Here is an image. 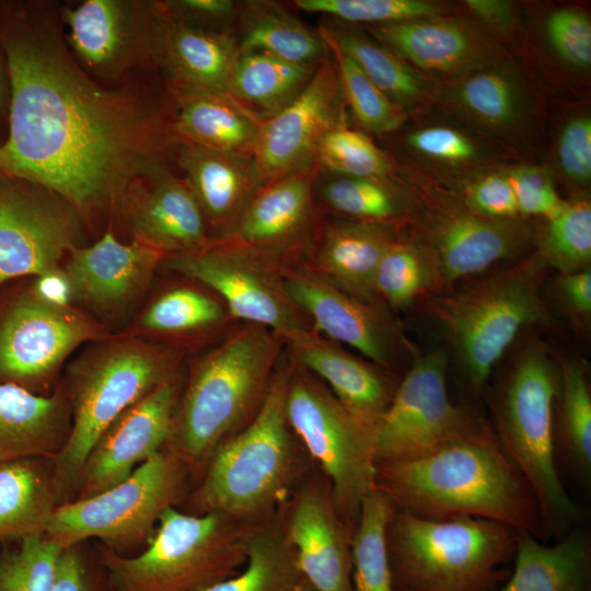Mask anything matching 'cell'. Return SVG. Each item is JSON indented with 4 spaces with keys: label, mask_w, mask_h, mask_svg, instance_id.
<instances>
[{
    "label": "cell",
    "mask_w": 591,
    "mask_h": 591,
    "mask_svg": "<svg viewBox=\"0 0 591 591\" xmlns=\"http://www.w3.org/2000/svg\"><path fill=\"white\" fill-rule=\"evenodd\" d=\"M0 48L9 81L0 176L55 192L92 223L118 212L136 178L175 159L167 90L96 81L48 4L0 2Z\"/></svg>",
    "instance_id": "cell-1"
},
{
    "label": "cell",
    "mask_w": 591,
    "mask_h": 591,
    "mask_svg": "<svg viewBox=\"0 0 591 591\" xmlns=\"http://www.w3.org/2000/svg\"><path fill=\"white\" fill-rule=\"evenodd\" d=\"M374 488L415 517L489 519L551 540L535 496L491 428L419 459L375 464Z\"/></svg>",
    "instance_id": "cell-2"
},
{
    "label": "cell",
    "mask_w": 591,
    "mask_h": 591,
    "mask_svg": "<svg viewBox=\"0 0 591 591\" xmlns=\"http://www.w3.org/2000/svg\"><path fill=\"white\" fill-rule=\"evenodd\" d=\"M283 349L278 333L244 324L202 356L174 408L166 450L188 471L205 468L217 447L259 409Z\"/></svg>",
    "instance_id": "cell-3"
},
{
    "label": "cell",
    "mask_w": 591,
    "mask_h": 591,
    "mask_svg": "<svg viewBox=\"0 0 591 591\" xmlns=\"http://www.w3.org/2000/svg\"><path fill=\"white\" fill-rule=\"evenodd\" d=\"M559 367L540 341H529L497 375L485 394L488 424L538 503L551 538H559L586 520L566 490L554 450V405Z\"/></svg>",
    "instance_id": "cell-4"
},
{
    "label": "cell",
    "mask_w": 591,
    "mask_h": 591,
    "mask_svg": "<svg viewBox=\"0 0 591 591\" xmlns=\"http://www.w3.org/2000/svg\"><path fill=\"white\" fill-rule=\"evenodd\" d=\"M547 271L535 251L510 267L424 300L470 395L485 394L497 363L522 329L554 323L542 293Z\"/></svg>",
    "instance_id": "cell-5"
},
{
    "label": "cell",
    "mask_w": 591,
    "mask_h": 591,
    "mask_svg": "<svg viewBox=\"0 0 591 591\" xmlns=\"http://www.w3.org/2000/svg\"><path fill=\"white\" fill-rule=\"evenodd\" d=\"M289 371L277 368L252 420L211 454L192 496L195 514L218 512L256 524L278 511L304 468L286 413Z\"/></svg>",
    "instance_id": "cell-6"
},
{
    "label": "cell",
    "mask_w": 591,
    "mask_h": 591,
    "mask_svg": "<svg viewBox=\"0 0 591 591\" xmlns=\"http://www.w3.org/2000/svg\"><path fill=\"white\" fill-rule=\"evenodd\" d=\"M518 536L489 519L432 520L395 508L386 528L394 590L497 591L510 575Z\"/></svg>",
    "instance_id": "cell-7"
},
{
    "label": "cell",
    "mask_w": 591,
    "mask_h": 591,
    "mask_svg": "<svg viewBox=\"0 0 591 591\" xmlns=\"http://www.w3.org/2000/svg\"><path fill=\"white\" fill-rule=\"evenodd\" d=\"M254 524L225 514L167 508L147 548L126 557L99 551L111 591H204L240 571Z\"/></svg>",
    "instance_id": "cell-8"
},
{
    "label": "cell",
    "mask_w": 591,
    "mask_h": 591,
    "mask_svg": "<svg viewBox=\"0 0 591 591\" xmlns=\"http://www.w3.org/2000/svg\"><path fill=\"white\" fill-rule=\"evenodd\" d=\"M177 355L137 338L93 346L69 372L71 427L55 456L56 491L77 487L84 462L102 432L127 408L155 387L175 379Z\"/></svg>",
    "instance_id": "cell-9"
},
{
    "label": "cell",
    "mask_w": 591,
    "mask_h": 591,
    "mask_svg": "<svg viewBox=\"0 0 591 591\" xmlns=\"http://www.w3.org/2000/svg\"><path fill=\"white\" fill-rule=\"evenodd\" d=\"M286 413L297 439L328 480L341 519L354 530L364 498L374 489L372 431L296 363L290 366Z\"/></svg>",
    "instance_id": "cell-10"
},
{
    "label": "cell",
    "mask_w": 591,
    "mask_h": 591,
    "mask_svg": "<svg viewBox=\"0 0 591 591\" xmlns=\"http://www.w3.org/2000/svg\"><path fill=\"white\" fill-rule=\"evenodd\" d=\"M187 472L175 454L161 450L115 486L58 505L45 535L63 548L88 538L108 548L135 545L151 537L162 513L174 506Z\"/></svg>",
    "instance_id": "cell-11"
},
{
    "label": "cell",
    "mask_w": 591,
    "mask_h": 591,
    "mask_svg": "<svg viewBox=\"0 0 591 591\" xmlns=\"http://www.w3.org/2000/svg\"><path fill=\"white\" fill-rule=\"evenodd\" d=\"M448 366L447 348L416 355L372 431L375 464L419 459L490 428L472 405L452 402Z\"/></svg>",
    "instance_id": "cell-12"
},
{
    "label": "cell",
    "mask_w": 591,
    "mask_h": 591,
    "mask_svg": "<svg viewBox=\"0 0 591 591\" xmlns=\"http://www.w3.org/2000/svg\"><path fill=\"white\" fill-rule=\"evenodd\" d=\"M163 262L213 292L232 320L264 326L281 336L313 328L287 292L282 274L287 262L270 253L229 237L197 251L167 255Z\"/></svg>",
    "instance_id": "cell-13"
},
{
    "label": "cell",
    "mask_w": 591,
    "mask_h": 591,
    "mask_svg": "<svg viewBox=\"0 0 591 591\" xmlns=\"http://www.w3.org/2000/svg\"><path fill=\"white\" fill-rule=\"evenodd\" d=\"M85 222L65 198L22 178L0 176V286L60 269L82 246Z\"/></svg>",
    "instance_id": "cell-14"
},
{
    "label": "cell",
    "mask_w": 591,
    "mask_h": 591,
    "mask_svg": "<svg viewBox=\"0 0 591 591\" xmlns=\"http://www.w3.org/2000/svg\"><path fill=\"white\" fill-rule=\"evenodd\" d=\"M282 274L290 299L318 334L355 348L391 373L409 368L418 351L383 303L344 292L308 263H286Z\"/></svg>",
    "instance_id": "cell-15"
},
{
    "label": "cell",
    "mask_w": 591,
    "mask_h": 591,
    "mask_svg": "<svg viewBox=\"0 0 591 591\" xmlns=\"http://www.w3.org/2000/svg\"><path fill=\"white\" fill-rule=\"evenodd\" d=\"M59 15L71 53L91 76L119 80L152 66L160 2L84 0Z\"/></svg>",
    "instance_id": "cell-16"
},
{
    "label": "cell",
    "mask_w": 591,
    "mask_h": 591,
    "mask_svg": "<svg viewBox=\"0 0 591 591\" xmlns=\"http://www.w3.org/2000/svg\"><path fill=\"white\" fill-rule=\"evenodd\" d=\"M105 335L71 305L49 304L31 290L0 322V376L21 386L47 382L78 346Z\"/></svg>",
    "instance_id": "cell-17"
},
{
    "label": "cell",
    "mask_w": 591,
    "mask_h": 591,
    "mask_svg": "<svg viewBox=\"0 0 591 591\" xmlns=\"http://www.w3.org/2000/svg\"><path fill=\"white\" fill-rule=\"evenodd\" d=\"M343 96L336 65L326 47L324 57L298 96L260 121L252 158L263 185L317 164L316 150L323 136L345 126Z\"/></svg>",
    "instance_id": "cell-18"
},
{
    "label": "cell",
    "mask_w": 591,
    "mask_h": 591,
    "mask_svg": "<svg viewBox=\"0 0 591 591\" xmlns=\"http://www.w3.org/2000/svg\"><path fill=\"white\" fill-rule=\"evenodd\" d=\"M177 403L175 379L162 383L123 412L97 438L81 471L77 499L126 479L167 443Z\"/></svg>",
    "instance_id": "cell-19"
},
{
    "label": "cell",
    "mask_w": 591,
    "mask_h": 591,
    "mask_svg": "<svg viewBox=\"0 0 591 591\" xmlns=\"http://www.w3.org/2000/svg\"><path fill=\"white\" fill-rule=\"evenodd\" d=\"M531 241L526 225L493 219L467 206L444 209L427 222L425 242L442 282V291L521 254Z\"/></svg>",
    "instance_id": "cell-20"
},
{
    "label": "cell",
    "mask_w": 591,
    "mask_h": 591,
    "mask_svg": "<svg viewBox=\"0 0 591 591\" xmlns=\"http://www.w3.org/2000/svg\"><path fill=\"white\" fill-rule=\"evenodd\" d=\"M302 577L315 591H352L351 538L327 483L303 485L282 514Z\"/></svg>",
    "instance_id": "cell-21"
},
{
    "label": "cell",
    "mask_w": 591,
    "mask_h": 591,
    "mask_svg": "<svg viewBox=\"0 0 591 591\" xmlns=\"http://www.w3.org/2000/svg\"><path fill=\"white\" fill-rule=\"evenodd\" d=\"M118 215L132 241L166 256L197 251L211 242L186 181L169 167L136 178L123 196Z\"/></svg>",
    "instance_id": "cell-22"
},
{
    "label": "cell",
    "mask_w": 591,
    "mask_h": 591,
    "mask_svg": "<svg viewBox=\"0 0 591 591\" xmlns=\"http://www.w3.org/2000/svg\"><path fill=\"white\" fill-rule=\"evenodd\" d=\"M282 338L293 363L322 381L360 424L373 431L401 378L349 352L313 328L292 332Z\"/></svg>",
    "instance_id": "cell-23"
},
{
    "label": "cell",
    "mask_w": 591,
    "mask_h": 591,
    "mask_svg": "<svg viewBox=\"0 0 591 591\" xmlns=\"http://www.w3.org/2000/svg\"><path fill=\"white\" fill-rule=\"evenodd\" d=\"M67 255L62 270L73 301L101 312L117 311L140 297L166 256L136 241L119 242L111 228L92 245Z\"/></svg>",
    "instance_id": "cell-24"
},
{
    "label": "cell",
    "mask_w": 591,
    "mask_h": 591,
    "mask_svg": "<svg viewBox=\"0 0 591 591\" xmlns=\"http://www.w3.org/2000/svg\"><path fill=\"white\" fill-rule=\"evenodd\" d=\"M318 164L262 185L231 237L287 262L308 239L315 221L313 186Z\"/></svg>",
    "instance_id": "cell-25"
},
{
    "label": "cell",
    "mask_w": 591,
    "mask_h": 591,
    "mask_svg": "<svg viewBox=\"0 0 591 591\" xmlns=\"http://www.w3.org/2000/svg\"><path fill=\"white\" fill-rule=\"evenodd\" d=\"M175 160L200 208L210 241L231 237L263 185L253 158L181 142Z\"/></svg>",
    "instance_id": "cell-26"
},
{
    "label": "cell",
    "mask_w": 591,
    "mask_h": 591,
    "mask_svg": "<svg viewBox=\"0 0 591 591\" xmlns=\"http://www.w3.org/2000/svg\"><path fill=\"white\" fill-rule=\"evenodd\" d=\"M240 55L237 37L228 31L188 25L161 2L152 65L165 83L183 84L229 94V84Z\"/></svg>",
    "instance_id": "cell-27"
},
{
    "label": "cell",
    "mask_w": 591,
    "mask_h": 591,
    "mask_svg": "<svg viewBox=\"0 0 591 591\" xmlns=\"http://www.w3.org/2000/svg\"><path fill=\"white\" fill-rule=\"evenodd\" d=\"M70 415L68 395L60 390L45 396L0 383V463L56 456L69 436Z\"/></svg>",
    "instance_id": "cell-28"
},
{
    "label": "cell",
    "mask_w": 591,
    "mask_h": 591,
    "mask_svg": "<svg viewBox=\"0 0 591 591\" xmlns=\"http://www.w3.org/2000/svg\"><path fill=\"white\" fill-rule=\"evenodd\" d=\"M165 88L179 142L252 157L262 121L258 117L219 91L172 83Z\"/></svg>",
    "instance_id": "cell-29"
},
{
    "label": "cell",
    "mask_w": 591,
    "mask_h": 591,
    "mask_svg": "<svg viewBox=\"0 0 591 591\" xmlns=\"http://www.w3.org/2000/svg\"><path fill=\"white\" fill-rule=\"evenodd\" d=\"M396 237L393 224L336 220L324 228L314 259L308 264L344 292L378 303L381 301L374 289L375 273Z\"/></svg>",
    "instance_id": "cell-30"
},
{
    "label": "cell",
    "mask_w": 591,
    "mask_h": 591,
    "mask_svg": "<svg viewBox=\"0 0 591 591\" xmlns=\"http://www.w3.org/2000/svg\"><path fill=\"white\" fill-rule=\"evenodd\" d=\"M512 563L497 591H591V532L581 523L547 544L519 531Z\"/></svg>",
    "instance_id": "cell-31"
},
{
    "label": "cell",
    "mask_w": 591,
    "mask_h": 591,
    "mask_svg": "<svg viewBox=\"0 0 591 591\" xmlns=\"http://www.w3.org/2000/svg\"><path fill=\"white\" fill-rule=\"evenodd\" d=\"M559 385L554 405V450L558 471L586 488L591 485V389L587 366L559 359ZM560 474V473H559Z\"/></svg>",
    "instance_id": "cell-32"
},
{
    "label": "cell",
    "mask_w": 591,
    "mask_h": 591,
    "mask_svg": "<svg viewBox=\"0 0 591 591\" xmlns=\"http://www.w3.org/2000/svg\"><path fill=\"white\" fill-rule=\"evenodd\" d=\"M316 65L291 62L265 51H241L228 93L264 120L298 96L311 79Z\"/></svg>",
    "instance_id": "cell-33"
},
{
    "label": "cell",
    "mask_w": 591,
    "mask_h": 591,
    "mask_svg": "<svg viewBox=\"0 0 591 591\" xmlns=\"http://www.w3.org/2000/svg\"><path fill=\"white\" fill-rule=\"evenodd\" d=\"M56 493L37 459L0 463V541L45 534Z\"/></svg>",
    "instance_id": "cell-34"
},
{
    "label": "cell",
    "mask_w": 591,
    "mask_h": 591,
    "mask_svg": "<svg viewBox=\"0 0 591 591\" xmlns=\"http://www.w3.org/2000/svg\"><path fill=\"white\" fill-rule=\"evenodd\" d=\"M237 14L240 53L265 51L302 65H316L326 53L318 31H313L276 3L244 2Z\"/></svg>",
    "instance_id": "cell-35"
},
{
    "label": "cell",
    "mask_w": 591,
    "mask_h": 591,
    "mask_svg": "<svg viewBox=\"0 0 591 591\" xmlns=\"http://www.w3.org/2000/svg\"><path fill=\"white\" fill-rule=\"evenodd\" d=\"M302 579L278 510L253 525L243 569L204 591H293Z\"/></svg>",
    "instance_id": "cell-36"
},
{
    "label": "cell",
    "mask_w": 591,
    "mask_h": 591,
    "mask_svg": "<svg viewBox=\"0 0 591 591\" xmlns=\"http://www.w3.org/2000/svg\"><path fill=\"white\" fill-rule=\"evenodd\" d=\"M374 34L415 66L425 70L452 71L471 60L473 43L457 24L407 20L381 24Z\"/></svg>",
    "instance_id": "cell-37"
},
{
    "label": "cell",
    "mask_w": 591,
    "mask_h": 591,
    "mask_svg": "<svg viewBox=\"0 0 591 591\" xmlns=\"http://www.w3.org/2000/svg\"><path fill=\"white\" fill-rule=\"evenodd\" d=\"M194 283L176 285L159 293L138 320L141 331L184 337L206 334L224 325L231 317L222 301L209 289Z\"/></svg>",
    "instance_id": "cell-38"
},
{
    "label": "cell",
    "mask_w": 591,
    "mask_h": 591,
    "mask_svg": "<svg viewBox=\"0 0 591 591\" xmlns=\"http://www.w3.org/2000/svg\"><path fill=\"white\" fill-rule=\"evenodd\" d=\"M374 289L386 308L404 310L443 288L430 252L421 243L396 237L379 263Z\"/></svg>",
    "instance_id": "cell-39"
},
{
    "label": "cell",
    "mask_w": 591,
    "mask_h": 591,
    "mask_svg": "<svg viewBox=\"0 0 591 591\" xmlns=\"http://www.w3.org/2000/svg\"><path fill=\"white\" fill-rule=\"evenodd\" d=\"M394 510L389 497L375 488L364 498L351 538L352 591H394L386 543Z\"/></svg>",
    "instance_id": "cell-40"
},
{
    "label": "cell",
    "mask_w": 591,
    "mask_h": 591,
    "mask_svg": "<svg viewBox=\"0 0 591 591\" xmlns=\"http://www.w3.org/2000/svg\"><path fill=\"white\" fill-rule=\"evenodd\" d=\"M370 79L394 103L408 104L422 93L418 74L383 46L362 36L321 26Z\"/></svg>",
    "instance_id": "cell-41"
},
{
    "label": "cell",
    "mask_w": 591,
    "mask_h": 591,
    "mask_svg": "<svg viewBox=\"0 0 591 591\" xmlns=\"http://www.w3.org/2000/svg\"><path fill=\"white\" fill-rule=\"evenodd\" d=\"M318 33L335 61L343 95L361 126L378 134L397 129L405 118L402 106L379 90L323 28Z\"/></svg>",
    "instance_id": "cell-42"
},
{
    "label": "cell",
    "mask_w": 591,
    "mask_h": 591,
    "mask_svg": "<svg viewBox=\"0 0 591 591\" xmlns=\"http://www.w3.org/2000/svg\"><path fill=\"white\" fill-rule=\"evenodd\" d=\"M536 251L558 274L589 269L591 264V206L586 199L565 202L551 219Z\"/></svg>",
    "instance_id": "cell-43"
},
{
    "label": "cell",
    "mask_w": 591,
    "mask_h": 591,
    "mask_svg": "<svg viewBox=\"0 0 591 591\" xmlns=\"http://www.w3.org/2000/svg\"><path fill=\"white\" fill-rule=\"evenodd\" d=\"M322 197L354 220L393 224L406 212L404 199L380 178L340 176L323 186Z\"/></svg>",
    "instance_id": "cell-44"
},
{
    "label": "cell",
    "mask_w": 591,
    "mask_h": 591,
    "mask_svg": "<svg viewBox=\"0 0 591 591\" xmlns=\"http://www.w3.org/2000/svg\"><path fill=\"white\" fill-rule=\"evenodd\" d=\"M63 549L45 534L21 538L0 555V591H51Z\"/></svg>",
    "instance_id": "cell-45"
},
{
    "label": "cell",
    "mask_w": 591,
    "mask_h": 591,
    "mask_svg": "<svg viewBox=\"0 0 591 591\" xmlns=\"http://www.w3.org/2000/svg\"><path fill=\"white\" fill-rule=\"evenodd\" d=\"M316 161L318 165L348 177L382 179L391 169L387 157L368 136L345 126L323 136L317 146Z\"/></svg>",
    "instance_id": "cell-46"
},
{
    "label": "cell",
    "mask_w": 591,
    "mask_h": 591,
    "mask_svg": "<svg viewBox=\"0 0 591 591\" xmlns=\"http://www.w3.org/2000/svg\"><path fill=\"white\" fill-rule=\"evenodd\" d=\"M306 12L355 23H395L431 16L438 8L421 0H296Z\"/></svg>",
    "instance_id": "cell-47"
},
{
    "label": "cell",
    "mask_w": 591,
    "mask_h": 591,
    "mask_svg": "<svg viewBox=\"0 0 591 591\" xmlns=\"http://www.w3.org/2000/svg\"><path fill=\"white\" fill-rule=\"evenodd\" d=\"M463 106L489 125H506L517 115L518 93L513 82L499 72H480L459 89Z\"/></svg>",
    "instance_id": "cell-48"
},
{
    "label": "cell",
    "mask_w": 591,
    "mask_h": 591,
    "mask_svg": "<svg viewBox=\"0 0 591 591\" xmlns=\"http://www.w3.org/2000/svg\"><path fill=\"white\" fill-rule=\"evenodd\" d=\"M548 39L557 54L576 67L591 63V23L573 9L553 12L546 22Z\"/></svg>",
    "instance_id": "cell-49"
},
{
    "label": "cell",
    "mask_w": 591,
    "mask_h": 591,
    "mask_svg": "<svg viewBox=\"0 0 591 591\" xmlns=\"http://www.w3.org/2000/svg\"><path fill=\"white\" fill-rule=\"evenodd\" d=\"M519 215L541 216L547 220L565 205L551 178L541 170L523 166L508 173Z\"/></svg>",
    "instance_id": "cell-50"
},
{
    "label": "cell",
    "mask_w": 591,
    "mask_h": 591,
    "mask_svg": "<svg viewBox=\"0 0 591 591\" xmlns=\"http://www.w3.org/2000/svg\"><path fill=\"white\" fill-rule=\"evenodd\" d=\"M466 206L493 219H514L519 215L513 188L507 175H486L466 190Z\"/></svg>",
    "instance_id": "cell-51"
},
{
    "label": "cell",
    "mask_w": 591,
    "mask_h": 591,
    "mask_svg": "<svg viewBox=\"0 0 591 591\" xmlns=\"http://www.w3.org/2000/svg\"><path fill=\"white\" fill-rule=\"evenodd\" d=\"M558 158L564 173L578 183L591 177V120L571 119L564 127L558 142Z\"/></svg>",
    "instance_id": "cell-52"
},
{
    "label": "cell",
    "mask_w": 591,
    "mask_h": 591,
    "mask_svg": "<svg viewBox=\"0 0 591 591\" xmlns=\"http://www.w3.org/2000/svg\"><path fill=\"white\" fill-rule=\"evenodd\" d=\"M417 151L447 161H465L476 153L474 144L462 134L447 127H429L408 136Z\"/></svg>",
    "instance_id": "cell-53"
},
{
    "label": "cell",
    "mask_w": 591,
    "mask_h": 591,
    "mask_svg": "<svg viewBox=\"0 0 591 591\" xmlns=\"http://www.w3.org/2000/svg\"><path fill=\"white\" fill-rule=\"evenodd\" d=\"M555 292L559 305L575 326L588 331L591 323V268L558 274Z\"/></svg>",
    "instance_id": "cell-54"
},
{
    "label": "cell",
    "mask_w": 591,
    "mask_h": 591,
    "mask_svg": "<svg viewBox=\"0 0 591 591\" xmlns=\"http://www.w3.org/2000/svg\"><path fill=\"white\" fill-rule=\"evenodd\" d=\"M169 13L175 19L205 30H217L231 21L239 7L231 0H175L163 2Z\"/></svg>",
    "instance_id": "cell-55"
},
{
    "label": "cell",
    "mask_w": 591,
    "mask_h": 591,
    "mask_svg": "<svg viewBox=\"0 0 591 591\" xmlns=\"http://www.w3.org/2000/svg\"><path fill=\"white\" fill-rule=\"evenodd\" d=\"M51 591H99L77 545L62 551Z\"/></svg>",
    "instance_id": "cell-56"
},
{
    "label": "cell",
    "mask_w": 591,
    "mask_h": 591,
    "mask_svg": "<svg viewBox=\"0 0 591 591\" xmlns=\"http://www.w3.org/2000/svg\"><path fill=\"white\" fill-rule=\"evenodd\" d=\"M31 290L53 305L70 306L73 301L71 286L62 268L37 276Z\"/></svg>",
    "instance_id": "cell-57"
},
{
    "label": "cell",
    "mask_w": 591,
    "mask_h": 591,
    "mask_svg": "<svg viewBox=\"0 0 591 591\" xmlns=\"http://www.w3.org/2000/svg\"><path fill=\"white\" fill-rule=\"evenodd\" d=\"M466 5L480 19L493 24H508L511 20V5L498 0H467Z\"/></svg>",
    "instance_id": "cell-58"
},
{
    "label": "cell",
    "mask_w": 591,
    "mask_h": 591,
    "mask_svg": "<svg viewBox=\"0 0 591 591\" xmlns=\"http://www.w3.org/2000/svg\"><path fill=\"white\" fill-rule=\"evenodd\" d=\"M1 57V56H0ZM9 104V81L7 69L3 67L2 59L0 58V116L3 114V111L8 112Z\"/></svg>",
    "instance_id": "cell-59"
},
{
    "label": "cell",
    "mask_w": 591,
    "mask_h": 591,
    "mask_svg": "<svg viewBox=\"0 0 591 591\" xmlns=\"http://www.w3.org/2000/svg\"><path fill=\"white\" fill-rule=\"evenodd\" d=\"M293 591H315L314 588L302 577Z\"/></svg>",
    "instance_id": "cell-60"
},
{
    "label": "cell",
    "mask_w": 591,
    "mask_h": 591,
    "mask_svg": "<svg viewBox=\"0 0 591 591\" xmlns=\"http://www.w3.org/2000/svg\"><path fill=\"white\" fill-rule=\"evenodd\" d=\"M394 591H404V590H394Z\"/></svg>",
    "instance_id": "cell-61"
}]
</instances>
